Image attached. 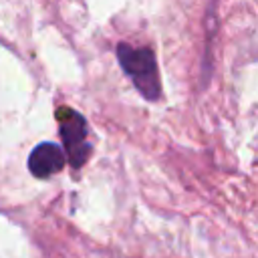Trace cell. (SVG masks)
I'll return each mask as SVG.
<instances>
[{"label":"cell","instance_id":"cell-2","mask_svg":"<svg viewBox=\"0 0 258 258\" xmlns=\"http://www.w3.org/2000/svg\"><path fill=\"white\" fill-rule=\"evenodd\" d=\"M56 119H58V133L64 143V153H67L71 165L75 169H79L87 161V157L93 149L91 143L87 141V137H89L87 121L81 113H77L75 109H71L67 105H60L56 109Z\"/></svg>","mask_w":258,"mask_h":258},{"label":"cell","instance_id":"cell-1","mask_svg":"<svg viewBox=\"0 0 258 258\" xmlns=\"http://www.w3.org/2000/svg\"><path fill=\"white\" fill-rule=\"evenodd\" d=\"M117 58L141 97L147 101H157L161 95V83L153 52L149 48H133L127 42H121L117 44Z\"/></svg>","mask_w":258,"mask_h":258},{"label":"cell","instance_id":"cell-3","mask_svg":"<svg viewBox=\"0 0 258 258\" xmlns=\"http://www.w3.org/2000/svg\"><path fill=\"white\" fill-rule=\"evenodd\" d=\"M64 151L52 141L38 143L28 155V169L34 177H48L64 167Z\"/></svg>","mask_w":258,"mask_h":258}]
</instances>
